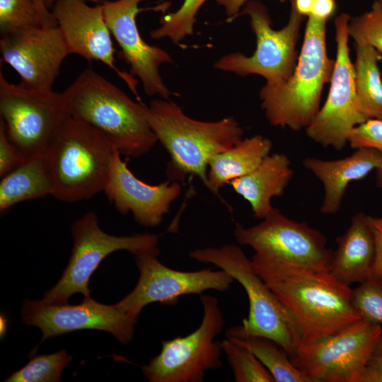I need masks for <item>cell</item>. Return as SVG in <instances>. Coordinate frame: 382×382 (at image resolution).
Listing matches in <instances>:
<instances>
[{
  "mask_svg": "<svg viewBox=\"0 0 382 382\" xmlns=\"http://www.w3.org/2000/svg\"><path fill=\"white\" fill-rule=\"evenodd\" d=\"M117 150L101 132L69 116L47 154L54 182L52 196L76 202L103 192Z\"/></svg>",
  "mask_w": 382,
  "mask_h": 382,
  "instance_id": "5",
  "label": "cell"
},
{
  "mask_svg": "<svg viewBox=\"0 0 382 382\" xmlns=\"http://www.w3.org/2000/svg\"><path fill=\"white\" fill-rule=\"evenodd\" d=\"M223 352L236 382H274L255 355L248 348L227 337L221 342Z\"/></svg>",
  "mask_w": 382,
  "mask_h": 382,
  "instance_id": "27",
  "label": "cell"
},
{
  "mask_svg": "<svg viewBox=\"0 0 382 382\" xmlns=\"http://www.w3.org/2000/svg\"><path fill=\"white\" fill-rule=\"evenodd\" d=\"M335 0H314L309 16L328 21L335 13Z\"/></svg>",
  "mask_w": 382,
  "mask_h": 382,
  "instance_id": "37",
  "label": "cell"
},
{
  "mask_svg": "<svg viewBox=\"0 0 382 382\" xmlns=\"http://www.w3.org/2000/svg\"><path fill=\"white\" fill-rule=\"evenodd\" d=\"M203 316L189 335L162 341L160 353L142 366L150 382H202L206 371L221 368V342L216 337L224 325L218 299L200 295Z\"/></svg>",
  "mask_w": 382,
  "mask_h": 382,
  "instance_id": "9",
  "label": "cell"
},
{
  "mask_svg": "<svg viewBox=\"0 0 382 382\" xmlns=\"http://www.w3.org/2000/svg\"><path fill=\"white\" fill-rule=\"evenodd\" d=\"M190 257L226 271L246 292L249 301L248 318L241 325L229 328L226 337L257 335L272 339L291 359L301 343L299 332L289 312L256 272L252 260L233 244L197 248L190 253Z\"/></svg>",
  "mask_w": 382,
  "mask_h": 382,
  "instance_id": "6",
  "label": "cell"
},
{
  "mask_svg": "<svg viewBox=\"0 0 382 382\" xmlns=\"http://www.w3.org/2000/svg\"><path fill=\"white\" fill-rule=\"evenodd\" d=\"M377 185L382 187V163L376 169Z\"/></svg>",
  "mask_w": 382,
  "mask_h": 382,
  "instance_id": "42",
  "label": "cell"
},
{
  "mask_svg": "<svg viewBox=\"0 0 382 382\" xmlns=\"http://www.w3.org/2000/svg\"><path fill=\"white\" fill-rule=\"evenodd\" d=\"M294 176L289 157L269 154L253 171L230 182L233 190L250 204L253 215L263 219L272 209V198L283 195Z\"/></svg>",
  "mask_w": 382,
  "mask_h": 382,
  "instance_id": "22",
  "label": "cell"
},
{
  "mask_svg": "<svg viewBox=\"0 0 382 382\" xmlns=\"http://www.w3.org/2000/svg\"><path fill=\"white\" fill-rule=\"evenodd\" d=\"M354 69L357 100L366 120L382 121V79L378 66L382 54L371 45L354 42Z\"/></svg>",
  "mask_w": 382,
  "mask_h": 382,
  "instance_id": "25",
  "label": "cell"
},
{
  "mask_svg": "<svg viewBox=\"0 0 382 382\" xmlns=\"http://www.w3.org/2000/svg\"><path fill=\"white\" fill-rule=\"evenodd\" d=\"M371 216L355 214L346 231L336 238L330 272L340 282L350 286L372 277L376 260V242Z\"/></svg>",
  "mask_w": 382,
  "mask_h": 382,
  "instance_id": "21",
  "label": "cell"
},
{
  "mask_svg": "<svg viewBox=\"0 0 382 382\" xmlns=\"http://www.w3.org/2000/svg\"><path fill=\"white\" fill-rule=\"evenodd\" d=\"M352 303L362 318L382 327V280L371 277L352 289Z\"/></svg>",
  "mask_w": 382,
  "mask_h": 382,
  "instance_id": "31",
  "label": "cell"
},
{
  "mask_svg": "<svg viewBox=\"0 0 382 382\" xmlns=\"http://www.w3.org/2000/svg\"><path fill=\"white\" fill-rule=\"evenodd\" d=\"M382 333L364 318L311 344L300 343L291 357L311 382H359Z\"/></svg>",
  "mask_w": 382,
  "mask_h": 382,
  "instance_id": "11",
  "label": "cell"
},
{
  "mask_svg": "<svg viewBox=\"0 0 382 382\" xmlns=\"http://www.w3.org/2000/svg\"><path fill=\"white\" fill-rule=\"evenodd\" d=\"M350 19L346 13L335 19L337 51L329 93L306 129V135L314 142L337 151L346 146L354 128L367 120L359 105L354 63L349 57Z\"/></svg>",
  "mask_w": 382,
  "mask_h": 382,
  "instance_id": "12",
  "label": "cell"
},
{
  "mask_svg": "<svg viewBox=\"0 0 382 382\" xmlns=\"http://www.w3.org/2000/svg\"><path fill=\"white\" fill-rule=\"evenodd\" d=\"M69 117L62 93L26 88L0 72V119L27 159L47 155Z\"/></svg>",
  "mask_w": 382,
  "mask_h": 382,
  "instance_id": "7",
  "label": "cell"
},
{
  "mask_svg": "<svg viewBox=\"0 0 382 382\" xmlns=\"http://www.w3.org/2000/svg\"><path fill=\"white\" fill-rule=\"evenodd\" d=\"M272 148L270 139L257 134L213 156L207 167L209 190L220 197V188L255 170L270 154Z\"/></svg>",
  "mask_w": 382,
  "mask_h": 382,
  "instance_id": "23",
  "label": "cell"
},
{
  "mask_svg": "<svg viewBox=\"0 0 382 382\" xmlns=\"http://www.w3.org/2000/svg\"><path fill=\"white\" fill-rule=\"evenodd\" d=\"M371 223L376 242V260L372 277L382 280V214L371 216Z\"/></svg>",
  "mask_w": 382,
  "mask_h": 382,
  "instance_id": "36",
  "label": "cell"
},
{
  "mask_svg": "<svg viewBox=\"0 0 382 382\" xmlns=\"http://www.w3.org/2000/svg\"><path fill=\"white\" fill-rule=\"evenodd\" d=\"M374 2L382 7V0H375Z\"/></svg>",
  "mask_w": 382,
  "mask_h": 382,
  "instance_id": "44",
  "label": "cell"
},
{
  "mask_svg": "<svg viewBox=\"0 0 382 382\" xmlns=\"http://www.w3.org/2000/svg\"><path fill=\"white\" fill-rule=\"evenodd\" d=\"M25 324L39 328L42 340L75 330L92 329L110 332L122 345L133 338L138 317L127 314L116 305L100 303L84 297L78 305L52 304L42 300H25L21 308Z\"/></svg>",
  "mask_w": 382,
  "mask_h": 382,
  "instance_id": "15",
  "label": "cell"
},
{
  "mask_svg": "<svg viewBox=\"0 0 382 382\" xmlns=\"http://www.w3.org/2000/svg\"><path fill=\"white\" fill-rule=\"evenodd\" d=\"M40 25L34 0H0V30L2 35Z\"/></svg>",
  "mask_w": 382,
  "mask_h": 382,
  "instance_id": "30",
  "label": "cell"
},
{
  "mask_svg": "<svg viewBox=\"0 0 382 382\" xmlns=\"http://www.w3.org/2000/svg\"><path fill=\"white\" fill-rule=\"evenodd\" d=\"M349 34L354 42L371 45L382 54V7L374 2L368 11L351 17Z\"/></svg>",
  "mask_w": 382,
  "mask_h": 382,
  "instance_id": "32",
  "label": "cell"
},
{
  "mask_svg": "<svg viewBox=\"0 0 382 382\" xmlns=\"http://www.w3.org/2000/svg\"><path fill=\"white\" fill-rule=\"evenodd\" d=\"M150 253L135 255L139 277L134 289L115 304L129 315L139 317L144 307L158 302L173 305L184 295H202L207 290L225 291L234 279L226 271L204 269L186 272L171 269Z\"/></svg>",
  "mask_w": 382,
  "mask_h": 382,
  "instance_id": "14",
  "label": "cell"
},
{
  "mask_svg": "<svg viewBox=\"0 0 382 382\" xmlns=\"http://www.w3.org/2000/svg\"><path fill=\"white\" fill-rule=\"evenodd\" d=\"M70 54L88 62L100 61L123 80L136 97L137 81L115 64L112 34L105 22L101 4L91 6L83 0H59L52 7ZM140 100V99H139Z\"/></svg>",
  "mask_w": 382,
  "mask_h": 382,
  "instance_id": "18",
  "label": "cell"
},
{
  "mask_svg": "<svg viewBox=\"0 0 382 382\" xmlns=\"http://www.w3.org/2000/svg\"><path fill=\"white\" fill-rule=\"evenodd\" d=\"M381 163L382 154L369 148L355 149L352 155L337 160L308 157L302 161L303 167L323 185L320 212L324 214L337 213L350 183L364 179Z\"/></svg>",
  "mask_w": 382,
  "mask_h": 382,
  "instance_id": "20",
  "label": "cell"
},
{
  "mask_svg": "<svg viewBox=\"0 0 382 382\" xmlns=\"http://www.w3.org/2000/svg\"><path fill=\"white\" fill-rule=\"evenodd\" d=\"M62 94L69 116L101 132L122 155L139 158L158 141L148 106L92 69L82 71Z\"/></svg>",
  "mask_w": 382,
  "mask_h": 382,
  "instance_id": "2",
  "label": "cell"
},
{
  "mask_svg": "<svg viewBox=\"0 0 382 382\" xmlns=\"http://www.w3.org/2000/svg\"><path fill=\"white\" fill-rule=\"evenodd\" d=\"M216 1L224 8L228 17L233 18L238 13L248 0H216Z\"/></svg>",
  "mask_w": 382,
  "mask_h": 382,
  "instance_id": "39",
  "label": "cell"
},
{
  "mask_svg": "<svg viewBox=\"0 0 382 382\" xmlns=\"http://www.w3.org/2000/svg\"><path fill=\"white\" fill-rule=\"evenodd\" d=\"M26 160L23 154L10 140L4 122L0 119V177L17 168Z\"/></svg>",
  "mask_w": 382,
  "mask_h": 382,
  "instance_id": "34",
  "label": "cell"
},
{
  "mask_svg": "<svg viewBox=\"0 0 382 382\" xmlns=\"http://www.w3.org/2000/svg\"><path fill=\"white\" fill-rule=\"evenodd\" d=\"M327 21L308 16L299 56L291 76L260 91L261 108L273 126L306 129L320 108L324 86L330 83L335 59L326 48Z\"/></svg>",
  "mask_w": 382,
  "mask_h": 382,
  "instance_id": "4",
  "label": "cell"
},
{
  "mask_svg": "<svg viewBox=\"0 0 382 382\" xmlns=\"http://www.w3.org/2000/svg\"><path fill=\"white\" fill-rule=\"evenodd\" d=\"M0 182V212L24 201L52 195L54 182L47 155L27 159Z\"/></svg>",
  "mask_w": 382,
  "mask_h": 382,
  "instance_id": "24",
  "label": "cell"
},
{
  "mask_svg": "<svg viewBox=\"0 0 382 382\" xmlns=\"http://www.w3.org/2000/svg\"><path fill=\"white\" fill-rule=\"evenodd\" d=\"M282 1H286V0H281Z\"/></svg>",
  "mask_w": 382,
  "mask_h": 382,
  "instance_id": "45",
  "label": "cell"
},
{
  "mask_svg": "<svg viewBox=\"0 0 382 382\" xmlns=\"http://www.w3.org/2000/svg\"><path fill=\"white\" fill-rule=\"evenodd\" d=\"M233 235L238 243L255 253L294 265L330 271L332 251L318 230L306 222L291 220L277 208L255 226L236 224Z\"/></svg>",
  "mask_w": 382,
  "mask_h": 382,
  "instance_id": "13",
  "label": "cell"
},
{
  "mask_svg": "<svg viewBox=\"0 0 382 382\" xmlns=\"http://www.w3.org/2000/svg\"><path fill=\"white\" fill-rule=\"evenodd\" d=\"M207 0H184L175 12L166 14L160 20V25L150 32L154 39L169 38L175 44L180 43L193 33L196 16Z\"/></svg>",
  "mask_w": 382,
  "mask_h": 382,
  "instance_id": "29",
  "label": "cell"
},
{
  "mask_svg": "<svg viewBox=\"0 0 382 382\" xmlns=\"http://www.w3.org/2000/svg\"><path fill=\"white\" fill-rule=\"evenodd\" d=\"M142 1L104 0L100 4L105 22L120 47L119 56L129 65L130 74L139 79L147 96L169 100L173 93L165 84L159 67L173 59L164 50L142 39L136 21Z\"/></svg>",
  "mask_w": 382,
  "mask_h": 382,
  "instance_id": "17",
  "label": "cell"
},
{
  "mask_svg": "<svg viewBox=\"0 0 382 382\" xmlns=\"http://www.w3.org/2000/svg\"><path fill=\"white\" fill-rule=\"evenodd\" d=\"M117 150L114 154L104 193L121 214L131 212L134 220L145 227H156L169 212L171 203L181 193L178 181L168 180L149 185L137 178Z\"/></svg>",
  "mask_w": 382,
  "mask_h": 382,
  "instance_id": "19",
  "label": "cell"
},
{
  "mask_svg": "<svg viewBox=\"0 0 382 382\" xmlns=\"http://www.w3.org/2000/svg\"><path fill=\"white\" fill-rule=\"evenodd\" d=\"M7 323L8 320L5 318L4 316L1 315V336L5 334V332L7 329Z\"/></svg>",
  "mask_w": 382,
  "mask_h": 382,
  "instance_id": "41",
  "label": "cell"
},
{
  "mask_svg": "<svg viewBox=\"0 0 382 382\" xmlns=\"http://www.w3.org/2000/svg\"><path fill=\"white\" fill-rule=\"evenodd\" d=\"M72 357L65 350L51 354L32 357L29 362L14 371L6 382H58L61 381L62 370L71 362Z\"/></svg>",
  "mask_w": 382,
  "mask_h": 382,
  "instance_id": "28",
  "label": "cell"
},
{
  "mask_svg": "<svg viewBox=\"0 0 382 382\" xmlns=\"http://www.w3.org/2000/svg\"><path fill=\"white\" fill-rule=\"evenodd\" d=\"M253 266L290 314L301 343L334 335L361 317L352 303V288L330 271L255 253Z\"/></svg>",
  "mask_w": 382,
  "mask_h": 382,
  "instance_id": "1",
  "label": "cell"
},
{
  "mask_svg": "<svg viewBox=\"0 0 382 382\" xmlns=\"http://www.w3.org/2000/svg\"><path fill=\"white\" fill-rule=\"evenodd\" d=\"M1 62L10 65L21 78L20 86L51 91L63 61L70 54L58 26H33L2 35Z\"/></svg>",
  "mask_w": 382,
  "mask_h": 382,
  "instance_id": "16",
  "label": "cell"
},
{
  "mask_svg": "<svg viewBox=\"0 0 382 382\" xmlns=\"http://www.w3.org/2000/svg\"><path fill=\"white\" fill-rule=\"evenodd\" d=\"M291 6L301 16H308L311 13L314 0H289Z\"/></svg>",
  "mask_w": 382,
  "mask_h": 382,
  "instance_id": "40",
  "label": "cell"
},
{
  "mask_svg": "<svg viewBox=\"0 0 382 382\" xmlns=\"http://www.w3.org/2000/svg\"><path fill=\"white\" fill-rule=\"evenodd\" d=\"M74 245L67 267L57 282L47 291L42 301L47 303L64 304L76 293L90 296L89 280L100 262L110 253L120 250L134 255H158L159 236L137 233L128 236L110 235L99 226L93 212L86 213L71 226Z\"/></svg>",
  "mask_w": 382,
  "mask_h": 382,
  "instance_id": "8",
  "label": "cell"
},
{
  "mask_svg": "<svg viewBox=\"0 0 382 382\" xmlns=\"http://www.w3.org/2000/svg\"><path fill=\"white\" fill-rule=\"evenodd\" d=\"M359 382H382V333Z\"/></svg>",
  "mask_w": 382,
  "mask_h": 382,
  "instance_id": "35",
  "label": "cell"
},
{
  "mask_svg": "<svg viewBox=\"0 0 382 382\" xmlns=\"http://www.w3.org/2000/svg\"><path fill=\"white\" fill-rule=\"evenodd\" d=\"M250 18L256 37V47L252 55L236 52L224 55L214 66L241 76H261L266 84L279 85L292 74L298 60L296 45L303 16L291 7L287 23L274 30L267 9L259 1H248L243 11Z\"/></svg>",
  "mask_w": 382,
  "mask_h": 382,
  "instance_id": "10",
  "label": "cell"
},
{
  "mask_svg": "<svg viewBox=\"0 0 382 382\" xmlns=\"http://www.w3.org/2000/svg\"><path fill=\"white\" fill-rule=\"evenodd\" d=\"M348 144L354 149L369 148L382 154V121L369 119L357 126L349 135Z\"/></svg>",
  "mask_w": 382,
  "mask_h": 382,
  "instance_id": "33",
  "label": "cell"
},
{
  "mask_svg": "<svg viewBox=\"0 0 382 382\" xmlns=\"http://www.w3.org/2000/svg\"><path fill=\"white\" fill-rule=\"evenodd\" d=\"M40 17V26L43 27H53L58 26L57 22L52 13L47 7L44 0H34Z\"/></svg>",
  "mask_w": 382,
  "mask_h": 382,
  "instance_id": "38",
  "label": "cell"
},
{
  "mask_svg": "<svg viewBox=\"0 0 382 382\" xmlns=\"http://www.w3.org/2000/svg\"><path fill=\"white\" fill-rule=\"evenodd\" d=\"M147 117L158 141L170 155L168 180H183L193 175L209 190L210 158L236 144L244 134L243 128L232 116L215 122L197 120L170 99L151 100Z\"/></svg>",
  "mask_w": 382,
  "mask_h": 382,
  "instance_id": "3",
  "label": "cell"
},
{
  "mask_svg": "<svg viewBox=\"0 0 382 382\" xmlns=\"http://www.w3.org/2000/svg\"><path fill=\"white\" fill-rule=\"evenodd\" d=\"M230 338L250 349L269 371L274 382H311L294 365L286 350L273 340L257 335Z\"/></svg>",
  "mask_w": 382,
  "mask_h": 382,
  "instance_id": "26",
  "label": "cell"
},
{
  "mask_svg": "<svg viewBox=\"0 0 382 382\" xmlns=\"http://www.w3.org/2000/svg\"><path fill=\"white\" fill-rule=\"evenodd\" d=\"M44 1H45V3L47 7L48 8H52V6H53V4H54L56 1H59V0H44ZM83 1H91L96 2V3H100V0H83Z\"/></svg>",
  "mask_w": 382,
  "mask_h": 382,
  "instance_id": "43",
  "label": "cell"
}]
</instances>
